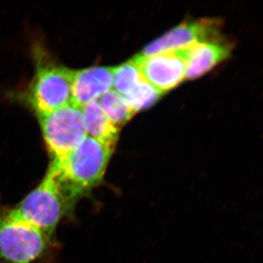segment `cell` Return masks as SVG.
Returning a JSON list of instances; mask_svg holds the SVG:
<instances>
[{
  "label": "cell",
  "instance_id": "obj_9",
  "mask_svg": "<svg viewBox=\"0 0 263 263\" xmlns=\"http://www.w3.org/2000/svg\"><path fill=\"white\" fill-rule=\"evenodd\" d=\"M113 86V67L95 66L74 70L72 103L82 108L110 91Z\"/></svg>",
  "mask_w": 263,
  "mask_h": 263
},
{
  "label": "cell",
  "instance_id": "obj_6",
  "mask_svg": "<svg viewBox=\"0 0 263 263\" xmlns=\"http://www.w3.org/2000/svg\"><path fill=\"white\" fill-rule=\"evenodd\" d=\"M186 57L185 48L151 56L139 53L131 61L148 84L164 94L186 79Z\"/></svg>",
  "mask_w": 263,
  "mask_h": 263
},
{
  "label": "cell",
  "instance_id": "obj_7",
  "mask_svg": "<svg viewBox=\"0 0 263 263\" xmlns=\"http://www.w3.org/2000/svg\"><path fill=\"white\" fill-rule=\"evenodd\" d=\"M222 22L218 18H201L186 22L147 45L140 54L151 56L190 47L220 35Z\"/></svg>",
  "mask_w": 263,
  "mask_h": 263
},
{
  "label": "cell",
  "instance_id": "obj_13",
  "mask_svg": "<svg viewBox=\"0 0 263 263\" xmlns=\"http://www.w3.org/2000/svg\"><path fill=\"white\" fill-rule=\"evenodd\" d=\"M143 79L141 72L131 60L113 67V86L115 91L122 96L129 94Z\"/></svg>",
  "mask_w": 263,
  "mask_h": 263
},
{
  "label": "cell",
  "instance_id": "obj_5",
  "mask_svg": "<svg viewBox=\"0 0 263 263\" xmlns=\"http://www.w3.org/2000/svg\"><path fill=\"white\" fill-rule=\"evenodd\" d=\"M73 71L56 64L39 66L28 95L29 105L37 117L72 103Z\"/></svg>",
  "mask_w": 263,
  "mask_h": 263
},
{
  "label": "cell",
  "instance_id": "obj_8",
  "mask_svg": "<svg viewBox=\"0 0 263 263\" xmlns=\"http://www.w3.org/2000/svg\"><path fill=\"white\" fill-rule=\"evenodd\" d=\"M233 47L232 41L221 35L187 47L186 79L194 80L205 75L227 60Z\"/></svg>",
  "mask_w": 263,
  "mask_h": 263
},
{
  "label": "cell",
  "instance_id": "obj_12",
  "mask_svg": "<svg viewBox=\"0 0 263 263\" xmlns=\"http://www.w3.org/2000/svg\"><path fill=\"white\" fill-rule=\"evenodd\" d=\"M162 93L148 84L144 79L134 88L129 94L124 96L128 105L135 112L141 111L155 105L161 97Z\"/></svg>",
  "mask_w": 263,
  "mask_h": 263
},
{
  "label": "cell",
  "instance_id": "obj_4",
  "mask_svg": "<svg viewBox=\"0 0 263 263\" xmlns=\"http://www.w3.org/2000/svg\"><path fill=\"white\" fill-rule=\"evenodd\" d=\"M43 139L52 160L75 149L87 136L80 107L70 103L40 116Z\"/></svg>",
  "mask_w": 263,
  "mask_h": 263
},
{
  "label": "cell",
  "instance_id": "obj_2",
  "mask_svg": "<svg viewBox=\"0 0 263 263\" xmlns=\"http://www.w3.org/2000/svg\"><path fill=\"white\" fill-rule=\"evenodd\" d=\"M57 251L54 238L0 203V263H53Z\"/></svg>",
  "mask_w": 263,
  "mask_h": 263
},
{
  "label": "cell",
  "instance_id": "obj_10",
  "mask_svg": "<svg viewBox=\"0 0 263 263\" xmlns=\"http://www.w3.org/2000/svg\"><path fill=\"white\" fill-rule=\"evenodd\" d=\"M81 110L88 136L115 149L119 140V129L109 120L98 101L84 105Z\"/></svg>",
  "mask_w": 263,
  "mask_h": 263
},
{
  "label": "cell",
  "instance_id": "obj_3",
  "mask_svg": "<svg viewBox=\"0 0 263 263\" xmlns=\"http://www.w3.org/2000/svg\"><path fill=\"white\" fill-rule=\"evenodd\" d=\"M76 204L46 173L42 181L14 209L26 221L54 238L57 227L65 218L72 216Z\"/></svg>",
  "mask_w": 263,
  "mask_h": 263
},
{
  "label": "cell",
  "instance_id": "obj_11",
  "mask_svg": "<svg viewBox=\"0 0 263 263\" xmlns=\"http://www.w3.org/2000/svg\"><path fill=\"white\" fill-rule=\"evenodd\" d=\"M98 103L104 113L116 127H123L136 114L125 99L115 90L110 89L98 99Z\"/></svg>",
  "mask_w": 263,
  "mask_h": 263
},
{
  "label": "cell",
  "instance_id": "obj_1",
  "mask_svg": "<svg viewBox=\"0 0 263 263\" xmlns=\"http://www.w3.org/2000/svg\"><path fill=\"white\" fill-rule=\"evenodd\" d=\"M114 150L87 136L75 149L52 160L47 173L78 202L104 182Z\"/></svg>",
  "mask_w": 263,
  "mask_h": 263
}]
</instances>
